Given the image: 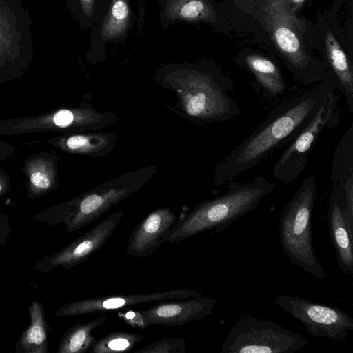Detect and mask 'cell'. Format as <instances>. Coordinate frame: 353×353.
Wrapping results in <instances>:
<instances>
[{
    "instance_id": "12",
    "label": "cell",
    "mask_w": 353,
    "mask_h": 353,
    "mask_svg": "<svg viewBox=\"0 0 353 353\" xmlns=\"http://www.w3.org/2000/svg\"><path fill=\"white\" fill-rule=\"evenodd\" d=\"M176 215L170 208H158L148 214L136 226L128 242L126 253L144 258L153 254L162 244L176 223Z\"/></svg>"
},
{
    "instance_id": "31",
    "label": "cell",
    "mask_w": 353,
    "mask_h": 353,
    "mask_svg": "<svg viewBox=\"0 0 353 353\" xmlns=\"http://www.w3.org/2000/svg\"><path fill=\"white\" fill-rule=\"evenodd\" d=\"M70 3L71 2V0H69Z\"/></svg>"
},
{
    "instance_id": "27",
    "label": "cell",
    "mask_w": 353,
    "mask_h": 353,
    "mask_svg": "<svg viewBox=\"0 0 353 353\" xmlns=\"http://www.w3.org/2000/svg\"><path fill=\"white\" fill-rule=\"evenodd\" d=\"M11 230L9 217L4 213H0V245L6 244Z\"/></svg>"
},
{
    "instance_id": "19",
    "label": "cell",
    "mask_w": 353,
    "mask_h": 353,
    "mask_svg": "<svg viewBox=\"0 0 353 353\" xmlns=\"http://www.w3.org/2000/svg\"><path fill=\"white\" fill-rule=\"evenodd\" d=\"M330 179L339 190L353 185V125L346 130L334 152Z\"/></svg>"
},
{
    "instance_id": "10",
    "label": "cell",
    "mask_w": 353,
    "mask_h": 353,
    "mask_svg": "<svg viewBox=\"0 0 353 353\" xmlns=\"http://www.w3.org/2000/svg\"><path fill=\"white\" fill-rule=\"evenodd\" d=\"M203 294L195 290L179 288L172 290L133 294H112L84 299L68 303L58 308L55 316H76L99 314L160 301L198 297Z\"/></svg>"
},
{
    "instance_id": "22",
    "label": "cell",
    "mask_w": 353,
    "mask_h": 353,
    "mask_svg": "<svg viewBox=\"0 0 353 353\" xmlns=\"http://www.w3.org/2000/svg\"><path fill=\"white\" fill-rule=\"evenodd\" d=\"M30 196L40 197L51 190L55 184V163L49 157H35L26 165Z\"/></svg>"
},
{
    "instance_id": "16",
    "label": "cell",
    "mask_w": 353,
    "mask_h": 353,
    "mask_svg": "<svg viewBox=\"0 0 353 353\" xmlns=\"http://www.w3.org/2000/svg\"><path fill=\"white\" fill-rule=\"evenodd\" d=\"M48 141L68 153L102 157L114 149L117 134L115 132L74 133Z\"/></svg>"
},
{
    "instance_id": "26",
    "label": "cell",
    "mask_w": 353,
    "mask_h": 353,
    "mask_svg": "<svg viewBox=\"0 0 353 353\" xmlns=\"http://www.w3.org/2000/svg\"><path fill=\"white\" fill-rule=\"evenodd\" d=\"M117 316L126 324L134 327L146 329L148 327L145 321L141 315L139 310H121L117 312Z\"/></svg>"
},
{
    "instance_id": "30",
    "label": "cell",
    "mask_w": 353,
    "mask_h": 353,
    "mask_svg": "<svg viewBox=\"0 0 353 353\" xmlns=\"http://www.w3.org/2000/svg\"><path fill=\"white\" fill-rule=\"evenodd\" d=\"M294 3H299L303 2L305 0H292Z\"/></svg>"
},
{
    "instance_id": "9",
    "label": "cell",
    "mask_w": 353,
    "mask_h": 353,
    "mask_svg": "<svg viewBox=\"0 0 353 353\" xmlns=\"http://www.w3.org/2000/svg\"><path fill=\"white\" fill-rule=\"evenodd\" d=\"M123 213L120 210L112 214L59 252L45 256L33 269L47 272L59 267L69 269L80 265L105 245L118 227Z\"/></svg>"
},
{
    "instance_id": "6",
    "label": "cell",
    "mask_w": 353,
    "mask_h": 353,
    "mask_svg": "<svg viewBox=\"0 0 353 353\" xmlns=\"http://www.w3.org/2000/svg\"><path fill=\"white\" fill-rule=\"evenodd\" d=\"M309 344L302 334L272 321L241 316L223 341L221 353H294Z\"/></svg>"
},
{
    "instance_id": "8",
    "label": "cell",
    "mask_w": 353,
    "mask_h": 353,
    "mask_svg": "<svg viewBox=\"0 0 353 353\" xmlns=\"http://www.w3.org/2000/svg\"><path fill=\"white\" fill-rule=\"evenodd\" d=\"M273 302L314 336L343 342L353 331V319L340 308L297 296L279 295Z\"/></svg>"
},
{
    "instance_id": "29",
    "label": "cell",
    "mask_w": 353,
    "mask_h": 353,
    "mask_svg": "<svg viewBox=\"0 0 353 353\" xmlns=\"http://www.w3.org/2000/svg\"><path fill=\"white\" fill-rule=\"evenodd\" d=\"M9 183L7 176L5 174H0V197L7 192Z\"/></svg>"
},
{
    "instance_id": "17",
    "label": "cell",
    "mask_w": 353,
    "mask_h": 353,
    "mask_svg": "<svg viewBox=\"0 0 353 353\" xmlns=\"http://www.w3.org/2000/svg\"><path fill=\"white\" fill-rule=\"evenodd\" d=\"M30 325L15 343L17 353H49V327L46 319L44 305L33 301L28 307Z\"/></svg>"
},
{
    "instance_id": "14",
    "label": "cell",
    "mask_w": 353,
    "mask_h": 353,
    "mask_svg": "<svg viewBox=\"0 0 353 353\" xmlns=\"http://www.w3.org/2000/svg\"><path fill=\"white\" fill-rule=\"evenodd\" d=\"M327 225L337 265L345 274L353 275V220L347 216L340 193L333 188L328 202Z\"/></svg>"
},
{
    "instance_id": "23",
    "label": "cell",
    "mask_w": 353,
    "mask_h": 353,
    "mask_svg": "<svg viewBox=\"0 0 353 353\" xmlns=\"http://www.w3.org/2000/svg\"><path fill=\"white\" fill-rule=\"evenodd\" d=\"M143 339L140 334L127 332H114L94 341L90 352L113 353L128 352Z\"/></svg>"
},
{
    "instance_id": "13",
    "label": "cell",
    "mask_w": 353,
    "mask_h": 353,
    "mask_svg": "<svg viewBox=\"0 0 353 353\" xmlns=\"http://www.w3.org/2000/svg\"><path fill=\"white\" fill-rule=\"evenodd\" d=\"M216 304L214 299L202 295L176 301H160L150 308L139 311L148 327H174L203 319L212 314Z\"/></svg>"
},
{
    "instance_id": "18",
    "label": "cell",
    "mask_w": 353,
    "mask_h": 353,
    "mask_svg": "<svg viewBox=\"0 0 353 353\" xmlns=\"http://www.w3.org/2000/svg\"><path fill=\"white\" fill-rule=\"evenodd\" d=\"M243 63L255 77L256 89L263 96L276 98L285 91V79L272 61L259 55H249Z\"/></svg>"
},
{
    "instance_id": "20",
    "label": "cell",
    "mask_w": 353,
    "mask_h": 353,
    "mask_svg": "<svg viewBox=\"0 0 353 353\" xmlns=\"http://www.w3.org/2000/svg\"><path fill=\"white\" fill-rule=\"evenodd\" d=\"M160 19L165 26L203 19L208 11L204 0H160Z\"/></svg>"
},
{
    "instance_id": "24",
    "label": "cell",
    "mask_w": 353,
    "mask_h": 353,
    "mask_svg": "<svg viewBox=\"0 0 353 353\" xmlns=\"http://www.w3.org/2000/svg\"><path fill=\"white\" fill-rule=\"evenodd\" d=\"M103 0H71L70 5L83 28L94 26L99 18Z\"/></svg>"
},
{
    "instance_id": "7",
    "label": "cell",
    "mask_w": 353,
    "mask_h": 353,
    "mask_svg": "<svg viewBox=\"0 0 353 353\" xmlns=\"http://www.w3.org/2000/svg\"><path fill=\"white\" fill-rule=\"evenodd\" d=\"M334 85L312 120L287 144L272 168V175L285 185L294 181L305 169L309 155L317 138L325 128H332L339 123L340 96Z\"/></svg>"
},
{
    "instance_id": "3",
    "label": "cell",
    "mask_w": 353,
    "mask_h": 353,
    "mask_svg": "<svg viewBox=\"0 0 353 353\" xmlns=\"http://www.w3.org/2000/svg\"><path fill=\"white\" fill-rule=\"evenodd\" d=\"M274 188L275 184L261 175L246 183L228 181L223 194L198 203L182 220L177 221L167 242L176 243L211 229L216 233L222 232L254 210Z\"/></svg>"
},
{
    "instance_id": "11",
    "label": "cell",
    "mask_w": 353,
    "mask_h": 353,
    "mask_svg": "<svg viewBox=\"0 0 353 353\" xmlns=\"http://www.w3.org/2000/svg\"><path fill=\"white\" fill-rule=\"evenodd\" d=\"M119 120L113 112H100L90 106L83 105L61 109L54 113L28 120L17 125V129H44L83 133L98 131L114 124Z\"/></svg>"
},
{
    "instance_id": "4",
    "label": "cell",
    "mask_w": 353,
    "mask_h": 353,
    "mask_svg": "<svg viewBox=\"0 0 353 353\" xmlns=\"http://www.w3.org/2000/svg\"><path fill=\"white\" fill-rule=\"evenodd\" d=\"M157 171V165H152L124 173L69 201L42 210L34 219L50 226L63 223L68 232H74L139 191Z\"/></svg>"
},
{
    "instance_id": "5",
    "label": "cell",
    "mask_w": 353,
    "mask_h": 353,
    "mask_svg": "<svg viewBox=\"0 0 353 353\" xmlns=\"http://www.w3.org/2000/svg\"><path fill=\"white\" fill-rule=\"evenodd\" d=\"M317 195L315 176L305 178L285 205L279 224L282 249L293 265L314 278L326 276L312 241V216Z\"/></svg>"
},
{
    "instance_id": "1",
    "label": "cell",
    "mask_w": 353,
    "mask_h": 353,
    "mask_svg": "<svg viewBox=\"0 0 353 353\" xmlns=\"http://www.w3.org/2000/svg\"><path fill=\"white\" fill-rule=\"evenodd\" d=\"M333 85L331 79L275 108L216 165L214 182L222 186L290 143L312 120Z\"/></svg>"
},
{
    "instance_id": "15",
    "label": "cell",
    "mask_w": 353,
    "mask_h": 353,
    "mask_svg": "<svg viewBox=\"0 0 353 353\" xmlns=\"http://www.w3.org/2000/svg\"><path fill=\"white\" fill-rule=\"evenodd\" d=\"M131 20L130 0H103L101 12L90 37V50H97L103 54L108 42L123 40Z\"/></svg>"
},
{
    "instance_id": "2",
    "label": "cell",
    "mask_w": 353,
    "mask_h": 353,
    "mask_svg": "<svg viewBox=\"0 0 353 353\" xmlns=\"http://www.w3.org/2000/svg\"><path fill=\"white\" fill-rule=\"evenodd\" d=\"M159 77L164 86L174 90L184 117L198 123L228 121L241 109L231 95L232 82L218 70L203 65L168 67Z\"/></svg>"
},
{
    "instance_id": "25",
    "label": "cell",
    "mask_w": 353,
    "mask_h": 353,
    "mask_svg": "<svg viewBox=\"0 0 353 353\" xmlns=\"http://www.w3.org/2000/svg\"><path fill=\"white\" fill-rule=\"evenodd\" d=\"M186 342L179 337H168L135 351L136 353H185Z\"/></svg>"
},
{
    "instance_id": "28",
    "label": "cell",
    "mask_w": 353,
    "mask_h": 353,
    "mask_svg": "<svg viewBox=\"0 0 353 353\" xmlns=\"http://www.w3.org/2000/svg\"><path fill=\"white\" fill-rule=\"evenodd\" d=\"M14 150L13 145L3 142H0V160L6 159L11 154Z\"/></svg>"
},
{
    "instance_id": "21",
    "label": "cell",
    "mask_w": 353,
    "mask_h": 353,
    "mask_svg": "<svg viewBox=\"0 0 353 353\" xmlns=\"http://www.w3.org/2000/svg\"><path fill=\"white\" fill-rule=\"evenodd\" d=\"M106 317L101 316L72 326L62 336L57 353H83L90 351L95 341L92 332L105 323Z\"/></svg>"
}]
</instances>
